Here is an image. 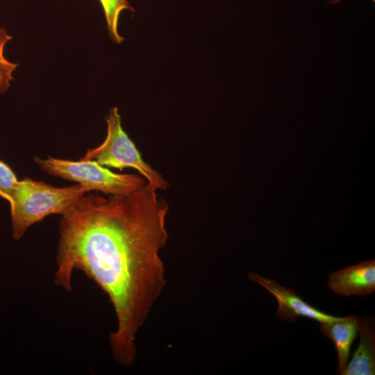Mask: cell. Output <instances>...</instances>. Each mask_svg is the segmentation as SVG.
<instances>
[{"label": "cell", "instance_id": "cell-4", "mask_svg": "<svg viewBox=\"0 0 375 375\" xmlns=\"http://www.w3.org/2000/svg\"><path fill=\"white\" fill-rule=\"evenodd\" d=\"M106 122L107 134L105 140L97 147L89 149L82 158L120 170L133 168L158 190L167 188L169 183L143 160L133 142L124 131L117 107L109 110Z\"/></svg>", "mask_w": 375, "mask_h": 375}, {"label": "cell", "instance_id": "cell-8", "mask_svg": "<svg viewBox=\"0 0 375 375\" xmlns=\"http://www.w3.org/2000/svg\"><path fill=\"white\" fill-rule=\"evenodd\" d=\"M360 342L343 375H374L375 374V335L367 319L359 317Z\"/></svg>", "mask_w": 375, "mask_h": 375}, {"label": "cell", "instance_id": "cell-12", "mask_svg": "<svg viewBox=\"0 0 375 375\" xmlns=\"http://www.w3.org/2000/svg\"><path fill=\"white\" fill-rule=\"evenodd\" d=\"M340 1H342V0H331L330 2H331V3H332V4H335V3H338V2ZM372 1H374L375 0H372Z\"/></svg>", "mask_w": 375, "mask_h": 375}, {"label": "cell", "instance_id": "cell-3", "mask_svg": "<svg viewBox=\"0 0 375 375\" xmlns=\"http://www.w3.org/2000/svg\"><path fill=\"white\" fill-rule=\"evenodd\" d=\"M35 163L44 172L64 179L74 181L106 194L118 195L133 192L146 184V179L137 174H121L111 172L94 160L78 161L49 157L35 158Z\"/></svg>", "mask_w": 375, "mask_h": 375}, {"label": "cell", "instance_id": "cell-10", "mask_svg": "<svg viewBox=\"0 0 375 375\" xmlns=\"http://www.w3.org/2000/svg\"><path fill=\"white\" fill-rule=\"evenodd\" d=\"M12 40L7 31L0 26V94L6 93L14 80L13 73L18 64L8 60L4 56L5 47Z\"/></svg>", "mask_w": 375, "mask_h": 375}, {"label": "cell", "instance_id": "cell-1", "mask_svg": "<svg viewBox=\"0 0 375 375\" xmlns=\"http://www.w3.org/2000/svg\"><path fill=\"white\" fill-rule=\"evenodd\" d=\"M157 190L147 182L126 194L87 193L59 223L54 283L71 292L81 270L108 295L117 322L109 344L124 366L133 363L137 335L166 285L160 251L169 206Z\"/></svg>", "mask_w": 375, "mask_h": 375}, {"label": "cell", "instance_id": "cell-7", "mask_svg": "<svg viewBox=\"0 0 375 375\" xmlns=\"http://www.w3.org/2000/svg\"><path fill=\"white\" fill-rule=\"evenodd\" d=\"M359 317H338L335 320L320 323L322 333L330 338L336 349L338 369L343 374L348 364L351 344L358 332Z\"/></svg>", "mask_w": 375, "mask_h": 375}, {"label": "cell", "instance_id": "cell-6", "mask_svg": "<svg viewBox=\"0 0 375 375\" xmlns=\"http://www.w3.org/2000/svg\"><path fill=\"white\" fill-rule=\"evenodd\" d=\"M328 288L335 293L350 297L366 296L375 290V262L367 260L348 266L329 275Z\"/></svg>", "mask_w": 375, "mask_h": 375}, {"label": "cell", "instance_id": "cell-11", "mask_svg": "<svg viewBox=\"0 0 375 375\" xmlns=\"http://www.w3.org/2000/svg\"><path fill=\"white\" fill-rule=\"evenodd\" d=\"M18 182L10 167L0 160V197L9 201Z\"/></svg>", "mask_w": 375, "mask_h": 375}, {"label": "cell", "instance_id": "cell-9", "mask_svg": "<svg viewBox=\"0 0 375 375\" xmlns=\"http://www.w3.org/2000/svg\"><path fill=\"white\" fill-rule=\"evenodd\" d=\"M103 10L108 34L112 42L120 44L124 38L118 31L121 13L125 10H133L127 0H99Z\"/></svg>", "mask_w": 375, "mask_h": 375}, {"label": "cell", "instance_id": "cell-5", "mask_svg": "<svg viewBox=\"0 0 375 375\" xmlns=\"http://www.w3.org/2000/svg\"><path fill=\"white\" fill-rule=\"evenodd\" d=\"M250 280L256 282L268 290L276 299L278 308V318L294 322L297 317H303L318 321L319 323L328 322L338 319L318 310L300 298L293 290L283 287L273 280L249 272Z\"/></svg>", "mask_w": 375, "mask_h": 375}, {"label": "cell", "instance_id": "cell-2", "mask_svg": "<svg viewBox=\"0 0 375 375\" xmlns=\"http://www.w3.org/2000/svg\"><path fill=\"white\" fill-rule=\"evenodd\" d=\"M90 192L81 184L56 188L28 178L19 181L8 201L13 239H21L30 226L49 215H63Z\"/></svg>", "mask_w": 375, "mask_h": 375}]
</instances>
